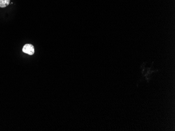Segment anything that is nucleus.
I'll return each mask as SVG.
<instances>
[{
  "instance_id": "nucleus-1",
  "label": "nucleus",
  "mask_w": 175,
  "mask_h": 131,
  "mask_svg": "<svg viewBox=\"0 0 175 131\" xmlns=\"http://www.w3.org/2000/svg\"><path fill=\"white\" fill-rule=\"evenodd\" d=\"M147 62H145L141 64V77L142 78L140 79V80L138 81L137 87H138V84H140L141 79L143 78H145V80L147 82V83H149V82L151 80V76L152 75L153 73L155 72H158L159 71H161V69H154L153 68V64H154V62H152V66L150 67H146L145 66L147 64Z\"/></svg>"
},
{
  "instance_id": "nucleus-3",
  "label": "nucleus",
  "mask_w": 175,
  "mask_h": 131,
  "mask_svg": "<svg viewBox=\"0 0 175 131\" xmlns=\"http://www.w3.org/2000/svg\"><path fill=\"white\" fill-rule=\"evenodd\" d=\"M10 0H0V7L4 8L9 6Z\"/></svg>"
},
{
  "instance_id": "nucleus-2",
  "label": "nucleus",
  "mask_w": 175,
  "mask_h": 131,
  "mask_svg": "<svg viewBox=\"0 0 175 131\" xmlns=\"http://www.w3.org/2000/svg\"><path fill=\"white\" fill-rule=\"evenodd\" d=\"M22 50H23V52L30 55L34 54V52H35L34 51V46L30 44H25V46L23 47Z\"/></svg>"
}]
</instances>
